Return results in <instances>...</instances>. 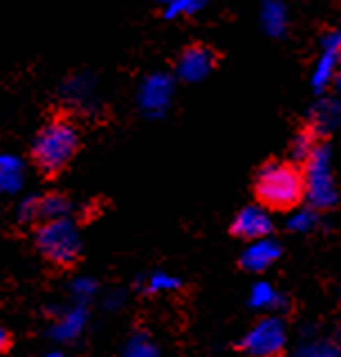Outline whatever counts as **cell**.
<instances>
[{"label": "cell", "mask_w": 341, "mask_h": 357, "mask_svg": "<svg viewBox=\"0 0 341 357\" xmlns=\"http://www.w3.org/2000/svg\"><path fill=\"white\" fill-rule=\"evenodd\" d=\"M254 196L263 209L294 211L308 196L305 173L294 162H265L254 178Z\"/></svg>", "instance_id": "1"}, {"label": "cell", "mask_w": 341, "mask_h": 357, "mask_svg": "<svg viewBox=\"0 0 341 357\" xmlns=\"http://www.w3.org/2000/svg\"><path fill=\"white\" fill-rule=\"evenodd\" d=\"M79 149V130L68 119H54L36 132L32 158L43 173H59L75 158Z\"/></svg>", "instance_id": "2"}, {"label": "cell", "mask_w": 341, "mask_h": 357, "mask_svg": "<svg viewBox=\"0 0 341 357\" xmlns=\"http://www.w3.org/2000/svg\"><path fill=\"white\" fill-rule=\"evenodd\" d=\"M36 248L56 265H72L81 254V234L72 218L45 220L36 231Z\"/></svg>", "instance_id": "3"}, {"label": "cell", "mask_w": 341, "mask_h": 357, "mask_svg": "<svg viewBox=\"0 0 341 357\" xmlns=\"http://www.w3.org/2000/svg\"><path fill=\"white\" fill-rule=\"evenodd\" d=\"M305 189L310 200L315 202V207L328 209L335 205L337 193L333 187V176L328 171V151L324 144H319L317 151L305 162Z\"/></svg>", "instance_id": "4"}, {"label": "cell", "mask_w": 341, "mask_h": 357, "mask_svg": "<svg viewBox=\"0 0 341 357\" xmlns=\"http://www.w3.org/2000/svg\"><path fill=\"white\" fill-rule=\"evenodd\" d=\"M238 349L250 357H281L285 349V328L274 317H265L243 337Z\"/></svg>", "instance_id": "5"}, {"label": "cell", "mask_w": 341, "mask_h": 357, "mask_svg": "<svg viewBox=\"0 0 341 357\" xmlns=\"http://www.w3.org/2000/svg\"><path fill=\"white\" fill-rule=\"evenodd\" d=\"M173 97V81L169 75H151L139 88V106L149 117H160L169 108Z\"/></svg>", "instance_id": "6"}, {"label": "cell", "mask_w": 341, "mask_h": 357, "mask_svg": "<svg viewBox=\"0 0 341 357\" xmlns=\"http://www.w3.org/2000/svg\"><path fill=\"white\" fill-rule=\"evenodd\" d=\"M215 66V54L206 45H189L178 59V77L187 84L202 81Z\"/></svg>", "instance_id": "7"}, {"label": "cell", "mask_w": 341, "mask_h": 357, "mask_svg": "<svg viewBox=\"0 0 341 357\" xmlns=\"http://www.w3.org/2000/svg\"><path fill=\"white\" fill-rule=\"evenodd\" d=\"M232 234L243 241H263L272 234V220L263 207H245L232 222Z\"/></svg>", "instance_id": "8"}, {"label": "cell", "mask_w": 341, "mask_h": 357, "mask_svg": "<svg viewBox=\"0 0 341 357\" xmlns=\"http://www.w3.org/2000/svg\"><path fill=\"white\" fill-rule=\"evenodd\" d=\"M86 324H88V310H86V305L77 303L75 308L63 310V312L59 314L56 321L52 324L50 335L56 342H75L79 335L84 333Z\"/></svg>", "instance_id": "9"}, {"label": "cell", "mask_w": 341, "mask_h": 357, "mask_svg": "<svg viewBox=\"0 0 341 357\" xmlns=\"http://www.w3.org/2000/svg\"><path fill=\"white\" fill-rule=\"evenodd\" d=\"M278 257H281V248L272 241H256L254 245H250L243 257H241V265L250 272H261L267 265H272Z\"/></svg>", "instance_id": "10"}, {"label": "cell", "mask_w": 341, "mask_h": 357, "mask_svg": "<svg viewBox=\"0 0 341 357\" xmlns=\"http://www.w3.org/2000/svg\"><path fill=\"white\" fill-rule=\"evenodd\" d=\"M25 167L23 160L12 153H0V193H16L23 189Z\"/></svg>", "instance_id": "11"}, {"label": "cell", "mask_w": 341, "mask_h": 357, "mask_svg": "<svg viewBox=\"0 0 341 357\" xmlns=\"http://www.w3.org/2000/svg\"><path fill=\"white\" fill-rule=\"evenodd\" d=\"M70 213H72V202L63 193H47L38 202V218L43 220L70 218Z\"/></svg>", "instance_id": "12"}, {"label": "cell", "mask_w": 341, "mask_h": 357, "mask_svg": "<svg viewBox=\"0 0 341 357\" xmlns=\"http://www.w3.org/2000/svg\"><path fill=\"white\" fill-rule=\"evenodd\" d=\"M319 144H321V142H319V132L312 126L298 130L296 137L292 139V149H290L292 162H294V165H296V162H298V165H305L308 158L317 151Z\"/></svg>", "instance_id": "13"}, {"label": "cell", "mask_w": 341, "mask_h": 357, "mask_svg": "<svg viewBox=\"0 0 341 357\" xmlns=\"http://www.w3.org/2000/svg\"><path fill=\"white\" fill-rule=\"evenodd\" d=\"M92 86H95V79H92L90 75H77V77H72V79L68 81V84L63 86V90H61V93L66 95V99L81 104V101H84V99L90 95Z\"/></svg>", "instance_id": "14"}, {"label": "cell", "mask_w": 341, "mask_h": 357, "mask_svg": "<svg viewBox=\"0 0 341 357\" xmlns=\"http://www.w3.org/2000/svg\"><path fill=\"white\" fill-rule=\"evenodd\" d=\"M123 357H158V346L151 342L149 335L137 333L128 340L126 349H123Z\"/></svg>", "instance_id": "15"}, {"label": "cell", "mask_w": 341, "mask_h": 357, "mask_svg": "<svg viewBox=\"0 0 341 357\" xmlns=\"http://www.w3.org/2000/svg\"><path fill=\"white\" fill-rule=\"evenodd\" d=\"M265 27L270 29L272 34H281L283 32V23H285V14H283V5H278L276 0H267L265 3Z\"/></svg>", "instance_id": "16"}, {"label": "cell", "mask_w": 341, "mask_h": 357, "mask_svg": "<svg viewBox=\"0 0 341 357\" xmlns=\"http://www.w3.org/2000/svg\"><path fill=\"white\" fill-rule=\"evenodd\" d=\"M97 292V281L90 277H77L70 283V294L77 299V303L86 305V301Z\"/></svg>", "instance_id": "17"}, {"label": "cell", "mask_w": 341, "mask_h": 357, "mask_svg": "<svg viewBox=\"0 0 341 357\" xmlns=\"http://www.w3.org/2000/svg\"><path fill=\"white\" fill-rule=\"evenodd\" d=\"M180 288V279L171 277V274H164V272H155L149 277L146 283V290L149 292H171V290H178Z\"/></svg>", "instance_id": "18"}, {"label": "cell", "mask_w": 341, "mask_h": 357, "mask_svg": "<svg viewBox=\"0 0 341 357\" xmlns=\"http://www.w3.org/2000/svg\"><path fill=\"white\" fill-rule=\"evenodd\" d=\"M204 5V0H171L167 5V16L175 18V16H189L195 14L198 9Z\"/></svg>", "instance_id": "19"}, {"label": "cell", "mask_w": 341, "mask_h": 357, "mask_svg": "<svg viewBox=\"0 0 341 357\" xmlns=\"http://www.w3.org/2000/svg\"><path fill=\"white\" fill-rule=\"evenodd\" d=\"M38 202L40 198L36 196H29L25 200H20V205L16 207V216L20 222H29V220H36L38 218Z\"/></svg>", "instance_id": "20"}, {"label": "cell", "mask_w": 341, "mask_h": 357, "mask_svg": "<svg viewBox=\"0 0 341 357\" xmlns=\"http://www.w3.org/2000/svg\"><path fill=\"white\" fill-rule=\"evenodd\" d=\"M274 301H276V297H274V292H272L270 285H267V283H258L256 288H254V292H252V305H270Z\"/></svg>", "instance_id": "21"}, {"label": "cell", "mask_w": 341, "mask_h": 357, "mask_svg": "<svg viewBox=\"0 0 341 357\" xmlns=\"http://www.w3.org/2000/svg\"><path fill=\"white\" fill-rule=\"evenodd\" d=\"M335 54L337 52H333V50H328V54L324 56V61L319 63V70H317V75H315V84L321 88L326 81H328V77H330V70H333V63H335Z\"/></svg>", "instance_id": "22"}, {"label": "cell", "mask_w": 341, "mask_h": 357, "mask_svg": "<svg viewBox=\"0 0 341 357\" xmlns=\"http://www.w3.org/2000/svg\"><path fill=\"white\" fill-rule=\"evenodd\" d=\"M7 346H9V333L3 328V326H0V353H3Z\"/></svg>", "instance_id": "23"}, {"label": "cell", "mask_w": 341, "mask_h": 357, "mask_svg": "<svg viewBox=\"0 0 341 357\" xmlns=\"http://www.w3.org/2000/svg\"><path fill=\"white\" fill-rule=\"evenodd\" d=\"M43 357H66L63 353H59V351H50V353H45Z\"/></svg>", "instance_id": "24"}, {"label": "cell", "mask_w": 341, "mask_h": 357, "mask_svg": "<svg viewBox=\"0 0 341 357\" xmlns=\"http://www.w3.org/2000/svg\"><path fill=\"white\" fill-rule=\"evenodd\" d=\"M337 88L341 90V73H339V77H337Z\"/></svg>", "instance_id": "25"}, {"label": "cell", "mask_w": 341, "mask_h": 357, "mask_svg": "<svg viewBox=\"0 0 341 357\" xmlns=\"http://www.w3.org/2000/svg\"><path fill=\"white\" fill-rule=\"evenodd\" d=\"M162 3H167V5H169V3H171V0H162Z\"/></svg>", "instance_id": "26"}]
</instances>
